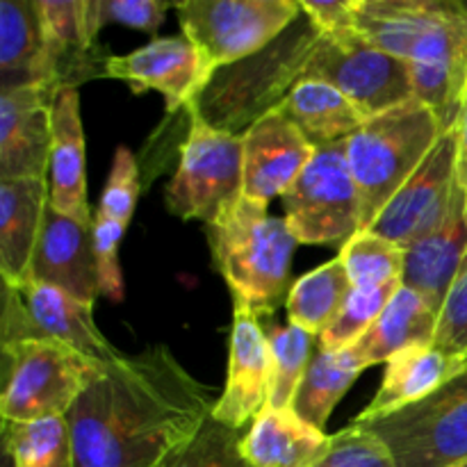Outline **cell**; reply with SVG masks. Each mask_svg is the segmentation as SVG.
Returning a JSON list of instances; mask_svg holds the SVG:
<instances>
[{
  "label": "cell",
  "instance_id": "4",
  "mask_svg": "<svg viewBox=\"0 0 467 467\" xmlns=\"http://www.w3.org/2000/svg\"><path fill=\"white\" fill-rule=\"evenodd\" d=\"M214 265L233 292V304L255 317H274L290 295V269L299 240L285 219L242 196L222 219L205 226Z\"/></svg>",
  "mask_w": 467,
  "mask_h": 467
},
{
  "label": "cell",
  "instance_id": "33",
  "mask_svg": "<svg viewBox=\"0 0 467 467\" xmlns=\"http://www.w3.org/2000/svg\"><path fill=\"white\" fill-rule=\"evenodd\" d=\"M401 285H404V283L397 281L388 283V285L365 287V290H354V287H351V295L347 296L340 315H337V317L333 319L331 327L317 337L319 347H322V349L340 351L351 349V347L358 345V342L368 336V331L374 327L379 315L386 310V306L390 304V299L397 295V290H400Z\"/></svg>",
  "mask_w": 467,
  "mask_h": 467
},
{
  "label": "cell",
  "instance_id": "43",
  "mask_svg": "<svg viewBox=\"0 0 467 467\" xmlns=\"http://www.w3.org/2000/svg\"><path fill=\"white\" fill-rule=\"evenodd\" d=\"M3 467H14L12 459H9V454H7V451H5V450H3Z\"/></svg>",
  "mask_w": 467,
  "mask_h": 467
},
{
  "label": "cell",
  "instance_id": "26",
  "mask_svg": "<svg viewBox=\"0 0 467 467\" xmlns=\"http://www.w3.org/2000/svg\"><path fill=\"white\" fill-rule=\"evenodd\" d=\"M278 109L304 132L315 149L347 141L365 123L354 103L322 80L299 82Z\"/></svg>",
  "mask_w": 467,
  "mask_h": 467
},
{
  "label": "cell",
  "instance_id": "17",
  "mask_svg": "<svg viewBox=\"0 0 467 467\" xmlns=\"http://www.w3.org/2000/svg\"><path fill=\"white\" fill-rule=\"evenodd\" d=\"M55 94L39 85L0 89V181L46 178Z\"/></svg>",
  "mask_w": 467,
  "mask_h": 467
},
{
  "label": "cell",
  "instance_id": "6",
  "mask_svg": "<svg viewBox=\"0 0 467 467\" xmlns=\"http://www.w3.org/2000/svg\"><path fill=\"white\" fill-rule=\"evenodd\" d=\"M100 369L103 365L55 340H27L3 347V422L67 418Z\"/></svg>",
  "mask_w": 467,
  "mask_h": 467
},
{
  "label": "cell",
  "instance_id": "37",
  "mask_svg": "<svg viewBox=\"0 0 467 467\" xmlns=\"http://www.w3.org/2000/svg\"><path fill=\"white\" fill-rule=\"evenodd\" d=\"M315 467H395L388 447L360 424L333 433L327 456Z\"/></svg>",
  "mask_w": 467,
  "mask_h": 467
},
{
  "label": "cell",
  "instance_id": "38",
  "mask_svg": "<svg viewBox=\"0 0 467 467\" xmlns=\"http://www.w3.org/2000/svg\"><path fill=\"white\" fill-rule=\"evenodd\" d=\"M433 347L451 358L467 363V254L459 276L442 304Z\"/></svg>",
  "mask_w": 467,
  "mask_h": 467
},
{
  "label": "cell",
  "instance_id": "15",
  "mask_svg": "<svg viewBox=\"0 0 467 467\" xmlns=\"http://www.w3.org/2000/svg\"><path fill=\"white\" fill-rule=\"evenodd\" d=\"M41 23L39 87L57 96L105 76L109 55L96 44L87 21V0H35Z\"/></svg>",
  "mask_w": 467,
  "mask_h": 467
},
{
  "label": "cell",
  "instance_id": "31",
  "mask_svg": "<svg viewBox=\"0 0 467 467\" xmlns=\"http://www.w3.org/2000/svg\"><path fill=\"white\" fill-rule=\"evenodd\" d=\"M3 450L14 467H76L67 418L3 422Z\"/></svg>",
  "mask_w": 467,
  "mask_h": 467
},
{
  "label": "cell",
  "instance_id": "20",
  "mask_svg": "<svg viewBox=\"0 0 467 467\" xmlns=\"http://www.w3.org/2000/svg\"><path fill=\"white\" fill-rule=\"evenodd\" d=\"M467 254V192L456 185L445 222L406 249L401 283L418 292L441 317Z\"/></svg>",
  "mask_w": 467,
  "mask_h": 467
},
{
  "label": "cell",
  "instance_id": "7",
  "mask_svg": "<svg viewBox=\"0 0 467 467\" xmlns=\"http://www.w3.org/2000/svg\"><path fill=\"white\" fill-rule=\"evenodd\" d=\"M187 117L190 130L164 203L182 222L199 219L208 226L244 196V144L242 135L214 130L190 112Z\"/></svg>",
  "mask_w": 467,
  "mask_h": 467
},
{
  "label": "cell",
  "instance_id": "3",
  "mask_svg": "<svg viewBox=\"0 0 467 467\" xmlns=\"http://www.w3.org/2000/svg\"><path fill=\"white\" fill-rule=\"evenodd\" d=\"M319 39L322 30L301 9V16L267 48L217 68L208 87L185 112L199 117L214 130L244 135L306 80Z\"/></svg>",
  "mask_w": 467,
  "mask_h": 467
},
{
  "label": "cell",
  "instance_id": "23",
  "mask_svg": "<svg viewBox=\"0 0 467 467\" xmlns=\"http://www.w3.org/2000/svg\"><path fill=\"white\" fill-rule=\"evenodd\" d=\"M465 369V360L451 358L433 345L409 347L386 363V374L372 404L358 415L360 420L381 418L413 406L441 390L447 381Z\"/></svg>",
  "mask_w": 467,
  "mask_h": 467
},
{
  "label": "cell",
  "instance_id": "18",
  "mask_svg": "<svg viewBox=\"0 0 467 467\" xmlns=\"http://www.w3.org/2000/svg\"><path fill=\"white\" fill-rule=\"evenodd\" d=\"M242 144L244 196L265 205L295 185L317 150L278 108L258 119L242 135Z\"/></svg>",
  "mask_w": 467,
  "mask_h": 467
},
{
  "label": "cell",
  "instance_id": "41",
  "mask_svg": "<svg viewBox=\"0 0 467 467\" xmlns=\"http://www.w3.org/2000/svg\"><path fill=\"white\" fill-rule=\"evenodd\" d=\"M456 140H459V158H456V181L467 192V87L461 105L459 121H456Z\"/></svg>",
  "mask_w": 467,
  "mask_h": 467
},
{
  "label": "cell",
  "instance_id": "36",
  "mask_svg": "<svg viewBox=\"0 0 467 467\" xmlns=\"http://www.w3.org/2000/svg\"><path fill=\"white\" fill-rule=\"evenodd\" d=\"M169 7L173 5L160 0H87V21L94 39L105 26L112 23L155 32L164 23Z\"/></svg>",
  "mask_w": 467,
  "mask_h": 467
},
{
  "label": "cell",
  "instance_id": "30",
  "mask_svg": "<svg viewBox=\"0 0 467 467\" xmlns=\"http://www.w3.org/2000/svg\"><path fill=\"white\" fill-rule=\"evenodd\" d=\"M263 328L269 342V356H272L267 409H292V401L308 372L319 340L317 336L295 324H281L276 319L272 322V317Z\"/></svg>",
  "mask_w": 467,
  "mask_h": 467
},
{
  "label": "cell",
  "instance_id": "35",
  "mask_svg": "<svg viewBox=\"0 0 467 467\" xmlns=\"http://www.w3.org/2000/svg\"><path fill=\"white\" fill-rule=\"evenodd\" d=\"M140 167L128 146H119L112 160V171H109L105 190L100 194V203L96 214L105 219H114V222L128 226L135 214L137 199H140Z\"/></svg>",
  "mask_w": 467,
  "mask_h": 467
},
{
  "label": "cell",
  "instance_id": "10",
  "mask_svg": "<svg viewBox=\"0 0 467 467\" xmlns=\"http://www.w3.org/2000/svg\"><path fill=\"white\" fill-rule=\"evenodd\" d=\"M173 9L214 68L260 53L301 16L299 0H185Z\"/></svg>",
  "mask_w": 467,
  "mask_h": 467
},
{
  "label": "cell",
  "instance_id": "8",
  "mask_svg": "<svg viewBox=\"0 0 467 467\" xmlns=\"http://www.w3.org/2000/svg\"><path fill=\"white\" fill-rule=\"evenodd\" d=\"M285 222L299 244L342 246L363 231L360 196L345 141L319 146L295 185L281 196Z\"/></svg>",
  "mask_w": 467,
  "mask_h": 467
},
{
  "label": "cell",
  "instance_id": "42",
  "mask_svg": "<svg viewBox=\"0 0 467 467\" xmlns=\"http://www.w3.org/2000/svg\"><path fill=\"white\" fill-rule=\"evenodd\" d=\"M454 379H456V381L461 383V386H465V388H467V363H465V369H463V372H461L459 377H454Z\"/></svg>",
  "mask_w": 467,
  "mask_h": 467
},
{
  "label": "cell",
  "instance_id": "24",
  "mask_svg": "<svg viewBox=\"0 0 467 467\" xmlns=\"http://www.w3.org/2000/svg\"><path fill=\"white\" fill-rule=\"evenodd\" d=\"M328 447L331 436L292 409H265L246 431L242 454L254 467H315Z\"/></svg>",
  "mask_w": 467,
  "mask_h": 467
},
{
  "label": "cell",
  "instance_id": "27",
  "mask_svg": "<svg viewBox=\"0 0 467 467\" xmlns=\"http://www.w3.org/2000/svg\"><path fill=\"white\" fill-rule=\"evenodd\" d=\"M369 365L360 358L358 351L351 349H322L317 342L313 360L308 365L304 381H301L299 392L292 401V410L299 415L310 427L324 431L331 418L337 401L345 397V392L354 386L356 379Z\"/></svg>",
  "mask_w": 467,
  "mask_h": 467
},
{
  "label": "cell",
  "instance_id": "14",
  "mask_svg": "<svg viewBox=\"0 0 467 467\" xmlns=\"http://www.w3.org/2000/svg\"><path fill=\"white\" fill-rule=\"evenodd\" d=\"M217 68L185 35L153 39L128 55H109L105 78L123 80L135 94L158 91L167 112L187 109L208 87Z\"/></svg>",
  "mask_w": 467,
  "mask_h": 467
},
{
  "label": "cell",
  "instance_id": "2",
  "mask_svg": "<svg viewBox=\"0 0 467 467\" xmlns=\"http://www.w3.org/2000/svg\"><path fill=\"white\" fill-rule=\"evenodd\" d=\"M354 30L409 64L413 99L442 130L456 126L467 87V7L459 0H354Z\"/></svg>",
  "mask_w": 467,
  "mask_h": 467
},
{
  "label": "cell",
  "instance_id": "40",
  "mask_svg": "<svg viewBox=\"0 0 467 467\" xmlns=\"http://www.w3.org/2000/svg\"><path fill=\"white\" fill-rule=\"evenodd\" d=\"M299 5L304 14H308L310 21L322 30V35L354 27V0H327V3L299 0Z\"/></svg>",
  "mask_w": 467,
  "mask_h": 467
},
{
  "label": "cell",
  "instance_id": "44",
  "mask_svg": "<svg viewBox=\"0 0 467 467\" xmlns=\"http://www.w3.org/2000/svg\"><path fill=\"white\" fill-rule=\"evenodd\" d=\"M456 467H467V461H465V463H461V465H456Z\"/></svg>",
  "mask_w": 467,
  "mask_h": 467
},
{
  "label": "cell",
  "instance_id": "29",
  "mask_svg": "<svg viewBox=\"0 0 467 467\" xmlns=\"http://www.w3.org/2000/svg\"><path fill=\"white\" fill-rule=\"evenodd\" d=\"M351 295V281L345 263L333 258L317 269L301 276L287 295V322L313 336H322L333 319L340 315L347 296Z\"/></svg>",
  "mask_w": 467,
  "mask_h": 467
},
{
  "label": "cell",
  "instance_id": "5",
  "mask_svg": "<svg viewBox=\"0 0 467 467\" xmlns=\"http://www.w3.org/2000/svg\"><path fill=\"white\" fill-rule=\"evenodd\" d=\"M442 132L436 114L413 99L365 119L345 141L347 162L358 187L363 231H369L400 187L427 160Z\"/></svg>",
  "mask_w": 467,
  "mask_h": 467
},
{
  "label": "cell",
  "instance_id": "9",
  "mask_svg": "<svg viewBox=\"0 0 467 467\" xmlns=\"http://www.w3.org/2000/svg\"><path fill=\"white\" fill-rule=\"evenodd\" d=\"M354 422L388 447L395 467H456L467 461V388L456 379L397 413Z\"/></svg>",
  "mask_w": 467,
  "mask_h": 467
},
{
  "label": "cell",
  "instance_id": "12",
  "mask_svg": "<svg viewBox=\"0 0 467 467\" xmlns=\"http://www.w3.org/2000/svg\"><path fill=\"white\" fill-rule=\"evenodd\" d=\"M27 340L62 342L103 368L117 363L123 356L96 327L94 306L82 304L67 292L36 281L23 283L21 287L5 285L3 296L0 347Z\"/></svg>",
  "mask_w": 467,
  "mask_h": 467
},
{
  "label": "cell",
  "instance_id": "28",
  "mask_svg": "<svg viewBox=\"0 0 467 467\" xmlns=\"http://www.w3.org/2000/svg\"><path fill=\"white\" fill-rule=\"evenodd\" d=\"M41 53L35 0H0V89L39 85Z\"/></svg>",
  "mask_w": 467,
  "mask_h": 467
},
{
  "label": "cell",
  "instance_id": "13",
  "mask_svg": "<svg viewBox=\"0 0 467 467\" xmlns=\"http://www.w3.org/2000/svg\"><path fill=\"white\" fill-rule=\"evenodd\" d=\"M456 158H459V140H456V128H451L442 132L427 160L400 187L369 231L395 242L404 251L436 231L445 222L451 196L459 185Z\"/></svg>",
  "mask_w": 467,
  "mask_h": 467
},
{
  "label": "cell",
  "instance_id": "11",
  "mask_svg": "<svg viewBox=\"0 0 467 467\" xmlns=\"http://www.w3.org/2000/svg\"><path fill=\"white\" fill-rule=\"evenodd\" d=\"M306 80L336 87L365 119L413 100L409 64L374 48L354 27L322 35Z\"/></svg>",
  "mask_w": 467,
  "mask_h": 467
},
{
  "label": "cell",
  "instance_id": "19",
  "mask_svg": "<svg viewBox=\"0 0 467 467\" xmlns=\"http://www.w3.org/2000/svg\"><path fill=\"white\" fill-rule=\"evenodd\" d=\"M30 281L53 285L82 304L94 306L96 296L100 295L94 258V226L64 217L48 203L32 260Z\"/></svg>",
  "mask_w": 467,
  "mask_h": 467
},
{
  "label": "cell",
  "instance_id": "1",
  "mask_svg": "<svg viewBox=\"0 0 467 467\" xmlns=\"http://www.w3.org/2000/svg\"><path fill=\"white\" fill-rule=\"evenodd\" d=\"M217 400L167 345L121 356L67 413L76 467H158L196 436Z\"/></svg>",
  "mask_w": 467,
  "mask_h": 467
},
{
  "label": "cell",
  "instance_id": "16",
  "mask_svg": "<svg viewBox=\"0 0 467 467\" xmlns=\"http://www.w3.org/2000/svg\"><path fill=\"white\" fill-rule=\"evenodd\" d=\"M269 383L272 356L263 324L249 308L233 304L226 388L219 395L213 418L226 427L246 429L267 409Z\"/></svg>",
  "mask_w": 467,
  "mask_h": 467
},
{
  "label": "cell",
  "instance_id": "32",
  "mask_svg": "<svg viewBox=\"0 0 467 467\" xmlns=\"http://www.w3.org/2000/svg\"><path fill=\"white\" fill-rule=\"evenodd\" d=\"M337 258L345 263L354 290L388 285L404 276L406 251L386 237L374 235L372 231L351 237Z\"/></svg>",
  "mask_w": 467,
  "mask_h": 467
},
{
  "label": "cell",
  "instance_id": "34",
  "mask_svg": "<svg viewBox=\"0 0 467 467\" xmlns=\"http://www.w3.org/2000/svg\"><path fill=\"white\" fill-rule=\"evenodd\" d=\"M249 429H233L210 415L190 442L158 467H254L242 454Z\"/></svg>",
  "mask_w": 467,
  "mask_h": 467
},
{
  "label": "cell",
  "instance_id": "21",
  "mask_svg": "<svg viewBox=\"0 0 467 467\" xmlns=\"http://www.w3.org/2000/svg\"><path fill=\"white\" fill-rule=\"evenodd\" d=\"M48 203V178L0 181V274L5 285L21 287L30 281Z\"/></svg>",
  "mask_w": 467,
  "mask_h": 467
},
{
  "label": "cell",
  "instance_id": "39",
  "mask_svg": "<svg viewBox=\"0 0 467 467\" xmlns=\"http://www.w3.org/2000/svg\"><path fill=\"white\" fill-rule=\"evenodd\" d=\"M128 226L105 219L94 213V258L96 272H99L100 295L109 301L123 299V278L121 265H119V242Z\"/></svg>",
  "mask_w": 467,
  "mask_h": 467
},
{
  "label": "cell",
  "instance_id": "22",
  "mask_svg": "<svg viewBox=\"0 0 467 467\" xmlns=\"http://www.w3.org/2000/svg\"><path fill=\"white\" fill-rule=\"evenodd\" d=\"M50 208L64 217L94 226V213L87 203L85 132L78 89H62L53 100V146H50Z\"/></svg>",
  "mask_w": 467,
  "mask_h": 467
},
{
  "label": "cell",
  "instance_id": "25",
  "mask_svg": "<svg viewBox=\"0 0 467 467\" xmlns=\"http://www.w3.org/2000/svg\"><path fill=\"white\" fill-rule=\"evenodd\" d=\"M438 328V313L418 295L401 285L386 306L368 336L354 347L360 358L372 365L388 363L395 354L409 347L433 345Z\"/></svg>",
  "mask_w": 467,
  "mask_h": 467
}]
</instances>
